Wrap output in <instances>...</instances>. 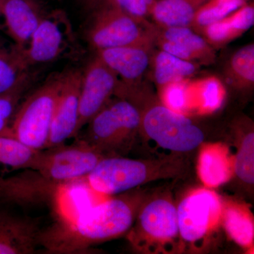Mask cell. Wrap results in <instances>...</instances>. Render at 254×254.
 <instances>
[{
	"mask_svg": "<svg viewBox=\"0 0 254 254\" xmlns=\"http://www.w3.org/2000/svg\"><path fill=\"white\" fill-rule=\"evenodd\" d=\"M144 199L141 192L133 190L112 195L77 218L59 220L41 230L40 246L50 253H81L127 235Z\"/></svg>",
	"mask_w": 254,
	"mask_h": 254,
	"instance_id": "6da1fadb",
	"label": "cell"
},
{
	"mask_svg": "<svg viewBox=\"0 0 254 254\" xmlns=\"http://www.w3.org/2000/svg\"><path fill=\"white\" fill-rule=\"evenodd\" d=\"M180 155L149 160L105 157L80 183L99 194H121L150 182L182 176L187 165Z\"/></svg>",
	"mask_w": 254,
	"mask_h": 254,
	"instance_id": "7a4b0ae2",
	"label": "cell"
},
{
	"mask_svg": "<svg viewBox=\"0 0 254 254\" xmlns=\"http://www.w3.org/2000/svg\"><path fill=\"white\" fill-rule=\"evenodd\" d=\"M139 109L118 98L110 101L87 124L82 139L104 157L123 156L141 131Z\"/></svg>",
	"mask_w": 254,
	"mask_h": 254,
	"instance_id": "3957f363",
	"label": "cell"
},
{
	"mask_svg": "<svg viewBox=\"0 0 254 254\" xmlns=\"http://www.w3.org/2000/svg\"><path fill=\"white\" fill-rule=\"evenodd\" d=\"M64 73L51 76L28 95L0 134L14 137L33 149H46Z\"/></svg>",
	"mask_w": 254,
	"mask_h": 254,
	"instance_id": "277c9868",
	"label": "cell"
},
{
	"mask_svg": "<svg viewBox=\"0 0 254 254\" xmlns=\"http://www.w3.org/2000/svg\"><path fill=\"white\" fill-rule=\"evenodd\" d=\"M130 245L143 253H168L180 244L177 206L170 197L144 199L127 234Z\"/></svg>",
	"mask_w": 254,
	"mask_h": 254,
	"instance_id": "5b68a950",
	"label": "cell"
},
{
	"mask_svg": "<svg viewBox=\"0 0 254 254\" xmlns=\"http://www.w3.org/2000/svg\"><path fill=\"white\" fill-rule=\"evenodd\" d=\"M141 112V131L163 150L182 155L196 149L204 142L203 131L187 115L169 109L160 101Z\"/></svg>",
	"mask_w": 254,
	"mask_h": 254,
	"instance_id": "8992f818",
	"label": "cell"
},
{
	"mask_svg": "<svg viewBox=\"0 0 254 254\" xmlns=\"http://www.w3.org/2000/svg\"><path fill=\"white\" fill-rule=\"evenodd\" d=\"M95 51L130 46H154V23L138 19L115 8L96 6L86 30Z\"/></svg>",
	"mask_w": 254,
	"mask_h": 254,
	"instance_id": "52a82bcc",
	"label": "cell"
},
{
	"mask_svg": "<svg viewBox=\"0 0 254 254\" xmlns=\"http://www.w3.org/2000/svg\"><path fill=\"white\" fill-rule=\"evenodd\" d=\"M105 158L82 138L40 150L33 170L64 185H73L88 175Z\"/></svg>",
	"mask_w": 254,
	"mask_h": 254,
	"instance_id": "ba28073f",
	"label": "cell"
},
{
	"mask_svg": "<svg viewBox=\"0 0 254 254\" xmlns=\"http://www.w3.org/2000/svg\"><path fill=\"white\" fill-rule=\"evenodd\" d=\"M77 50L71 23L64 12L58 10L44 14L23 53L31 66L71 56Z\"/></svg>",
	"mask_w": 254,
	"mask_h": 254,
	"instance_id": "9c48e42d",
	"label": "cell"
},
{
	"mask_svg": "<svg viewBox=\"0 0 254 254\" xmlns=\"http://www.w3.org/2000/svg\"><path fill=\"white\" fill-rule=\"evenodd\" d=\"M223 205L218 195L210 189L192 190L177 207L180 239L195 245L212 233L222 221Z\"/></svg>",
	"mask_w": 254,
	"mask_h": 254,
	"instance_id": "30bf717a",
	"label": "cell"
},
{
	"mask_svg": "<svg viewBox=\"0 0 254 254\" xmlns=\"http://www.w3.org/2000/svg\"><path fill=\"white\" fill-rule=\"evenodd\" d=\"M63 184L26 169L8 177H0V203L22 207L48 205L56 200Z\"/></svg>",
	"mask_w": 254,
	"mask_h": 254,
	"instance_id": "8fae6325",
	"label": "cell"
},
{
	"mask_svg": "<svg viewBox=\"0 0 254 254\" xmlns=\"http://www.w3.org/2000/svg\"><path fill=\"white\" fill-rule=\"evenodd\" d=\"M120 84L118 76L95 56L82 71L77 133L115 96Z\"/></svg>",
	"mask_w": 254,
	"mask_h": 254,
	"instance_id": "7c38bea8",
	"label": "cell"
},
{
	"mask_svg": "<svg viewBox=\"0 0 254 254\" xmlns=\"http://www.w3.org/2000/svg\"><path fill=\"white\" fill-rule=\"evenodd\" d=\"M154 46L157 49L200 66L213 64L216 61L215 48L190 26L162 27L154 23Z\"/></svg>",
	"mask_w": 254,
	"mask_h": 254,
	"instance_id": "4fadbf2b",
	"label": "cell"
},
{
	"mask_svg": "<svg viewBox=\"0 0 254 254\" xmlns=\"http://www.w3.org/2000/svg\"><path fill=\"white\" fill-rule=\"evenodd\" d=\"M81 80L82 71L79 70L65 72L46 148L63 144L69 138L77 137Z\"/></svg>",
	"mask_w": 254,
	"mask_h": 254,
	"instance_id": "5bb4252c",
	"label": "cell"
},
{
	"mask_svg": "<svg viewBox=\"0 0 254 254\" xmlns=\"http://www.w3.org/2000/svg\"><path fill=\"white\" fill-rule=\"evenodd\" d=\"M155 48L130 46L108 48L98 50L96 56L118 76L120 88H136L141 86L142 79L150 68Z\"/></svg>",
	"mask_w": 254,
	"mask_h": 254,
	"instance_id": "9a60e30c",
	"label": "cell"
},
{
	"mask_svg": "<svg viewBox=\"0 0 254 254\" xmlns=\"http://www.w3.org/2000/svg\"><path fill=\"white\" fill-rule=\"evenodd\" d=\"M44 14L32 0H0L1 27L14 41L24 49Z\"/></svg>",
	"mask_w": 254,
	"mask_h": 254,
	"instance_id": "2e32d148",
	"label": "cell"
},
{
	"mask_svg": "<svg viewBox=\"0 0 254 254\" xmlns=\"http://www.w3.org/2000/svg\"><path fill=\"white\" fill-rule=\"evenodd\" d=\"M36 220L0 210V254H31L39 247Z\"/></svg>",
	"mask_w": 254,
	"mask_h": 254,
	"instance_id": "e0dca14e",
	"label": "cell"
},
{
	"mask_svg": "<svg viewBox=\"0 0 254 254\" xmlns=\"http://www.w3.org/2000/svg\"><path fill=\"white\" fill-rule=\"evenodd\" d=\"M254 24V3L247 2L228 16L205 26L199 34L216 50L240 38Z\"/></svg>",
	"mask_w": 254,
	"mask_h": 254,
	"instance_id": "ac0fdd59",
	"label": "cell"
},
{
	"mask_svg": "<svg viewBox=\"0 0 254 254\" xmlns=\"http://www.w3.org/2000/svg\"><path fill=\"white\" fill-rule=\"evenodd\" d=\"M227 96V87L217 76L189 79L188 113L210 115L223 106Z\"/></svg>",
	"mask_w": 254,
	"mask_h": 254,
	"instance_id": "d6986e66",
	"label": "cell"
},
{
	"mask_svg": "<svg viewBox=\"0 0 254 254\" xmlns=\"http://www.w3.org/2000/svg\"><path fill=\"white\" fill-rule=\"evenodd\" d=\"M233 162L227 147L220 143L205 145L200 151L198 173L200 180L208 189L226 183L233 174Z\"/></svg>",
	"mask_w": 254,
	"mask_h": 254,
	"instance_id": "ffe728a7",
	"label": "cell"
},
{
	"mask_svg": "<svg viewBox=\"0 0 254 254\" xmlns=\"http://www.w3.org/2000/svg\"><path fill=\"white\" fill-rule=\"evenodd\" d=\"M226 87L239 93L253 91L254 44L249 43L235 50L224 64L220 78Z\"/></svg>",
	"mask_w": 254,
	"mask_h": 254,
	"instance_id": "44dd1931",
	"label": "cell"
},
{
	"mask_svg": "<svg viewBox=\"0 0 254 254\" xmlns=\"http://www.w3.org/2000/svg\"><path fill=\"white\" fill-rule=\"evenodd\" d=\"M200 66L198 64L180 59L163 50L154 49L150 67L153 81L158 88L168 83L193 78Z\"/></svg>",
	"mask_w": 254,
	"mask_h": 254,
	"instance_id": "7402d4cb",
	"label": "cell"
},
{
	"mask_svg": "<svg viewBox=\"0 0 254 254\" xmlns=\"http://www.w3.org/2000/svg\"><path fill=\"white\" fill-rule=\"evenodd\" d=\"M208 0H155L150 17L162 27L191 26L195 13Z\"/></svg>",
	"mask_w": 254,
	"mask_h": 254,
	"instance_id": "603a6c76",
	"label": "cell"
},
{
	"mask_svg": "<svg viewBox=\"0 0 254 254\" xmlns=\"http://www.w3.org/2000/svg\"><path fill=\"white\" fill-rule=\"evenodd\" d=\"M222 222L227 235L235 243L245 249L253 247L254 219L245 206L232 204L222 209Z\"/></svg>",
	"mask_w": 254,
	"mask_h": 254,
	"instance_id": "cb8c5ba5",
	"label": "cell"
},
{
	"mask_svg": "<svg viewBox=\"0 0 254 254\" xmlns=\"http://www.w3.org/2000/svg\"><path fill=\"white\" fill-rule=\"evenodd\" d=\"M23 49L14 46H0V94L12 89L29 77Z\"/></svg>",
	"mask_w": 254,
	"mask_h": 254,
	"instance_id": "d4e9b609",
	"label": "cell"
},
{
	"mask_svg": "<svg viewBox=\"0 0 254 254\" xmlns=\"http://www.w3.org/2000/svg\"><path fill=\"white\" fill-rule=\"evenodd\" d=\"M40 150L12 136L0 134V164L15 170H33Z\"/></svg>",
	"mask_w": 254,
	"mask_h": 254,
	"instance_id": "484cf974",
	"label": "cell"
},
{
	"mask_svg": "<svg viewBox=\"0 0 254 254\" xmlns=\"http://www.w3.org/2000/svg\"><path fill=\"white\" fill-rule=\"evenodd\" d=\"M248 2V0H208L195 13L190 28L199 33L210 23L218 21Z\"/></svg>",
	"mask_w": 254,
	"mask_h": 254,
	"instance_id": "4316f807",
	"label": "cell"
},
{
	"mask_svg": "<svg viewBox=\"0 0 254 254\" xmlns=\"http://www.w3.org/2000/svg\"><path fill=\"white\" fill-rule=\"evenodd\" d=\"M234 173L242 183H254V133L250 127L240 137L233 161Z\"/></svg>",
	"mask_w": 254,
	"mask_h": 254,
	"instance_id": "83f0119b",
	"label": "cell"
},
{
	"mask_svg": "<svg viewBox=\"0 0 254 254\" xmlns=\"http://www.w3.org/2000/svg\"><path fill=\"white\" fill-rule=\"evenodd\" d=\"M188 83L189 79L182 80L158 88L159 101L169 109L187 115L189 103Z\"/></svg>",
	"mask_w": 254,
	"mask_h": 254,
	"instance_id": "f1b7e54d",
	"label": "cell"
},
{
	"mask_svg": "<svg viewBox=\"0 0 254 254\" xmlns=\"http://www.w3.org/2000/svg\"><path fill=\"white\" fill-rule=\"evenodd\" d=\"M30 83L29 77L12 89L0 94V133L9 125Z\"/></svg>",
	"mask_w": 254,
	"mask_h": 254,
	"instance_id": "f546056e",
	"label": "cell"
},
{
	"mask_svg": "<svg viewBox=\"0 0 254 254\" xmlns=\"http://www.w3.org/2000/svg\"><path fill=\"white\" fill-rule=\"evenodd\" d=\"M96 6L115 8L126 14L145 20L150 17L155 0H91Z\"/></svg>",
	"mask_w": 254,
	"mask_h": 254,
	"instance_id": "4dcf8cb0",
	"label": "cell"
}]
</instances>
